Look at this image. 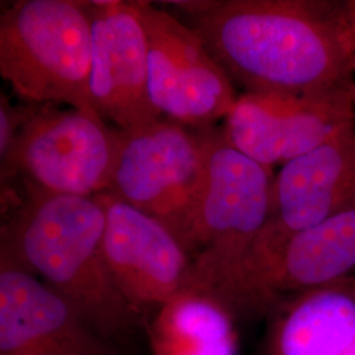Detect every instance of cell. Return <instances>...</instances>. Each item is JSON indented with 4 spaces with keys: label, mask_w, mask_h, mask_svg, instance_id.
Listing matches in <instances>:
<instances>
[{
    "label": "cell",
    "mask_w": 355,
    "mask_h": 355,
    "mask_svg": "<svg viewBox=\"0 0 355 355\" xmlns=\"http://www.w3.org/2000/svg\"><path fill=\"white\" fill-rule=\"evenodd\" d=\"M355 274V208L292 234L271 253L248 259L218 297L240 312L275 309L283 297Z\"/></svg>",
    "instance_id": "cell-8"
},
{
    "label": "cell",
    "mask_w": 355,
    "mask_h": 355,
    "mask_svg": "<svg viewBox=\"0 0 355 355\" xmlns=\"http://www.w3.org/2000/svg\"><path fill=\"white\" fill-rule=\"evenodd\" d=\"M355 208V123L282 166L258 241L277 249L292 234Z\"/></svg>",
    "instance_id": "cell-12"
},
{
    "label": "cell",
    "mask_w": 355,
    "mask_h": 355,
    "mask_svg": "<svg viewBox=\"0 0 355 355\" xmlns=\"http://www.w3.org/2000/svg\"><path fill=\"white\" fill-rule=\"evenodd\" d=\"M0 355H119V352L60 293L1 257Z\"/></svg>",
    "instance_id": "cell-13"
},
{
    "label": "cell",
    "mask_w": 355,
    "mask_h": 355,
    "mask_svg": "<svg viewBox=\"0 0 355 355\" xmlns=\"http://www.w3.org/2000/svg\"><path fill=\"white\" fill-rule=\"evenodd\" d=\"M103 249L116 286L142 316L155 312L190 284L192 261L170 229L105 191Z\"/></svg>",
    "instance_id": "cell-10"
},
{
    "label": "cell",
    "mask_w": 355,
    "mask_h": 355,
    "mask_svg": "<svg viewBox=\"0 0 355 355\" xmlns=\"http://www.w3.org/2000/svg\"><path fill=\"white\" fill-rule=\"evenodd\" d=\"M132 3L146 33L149 92L157 111L198 130L225 120L239 95L202 37L152 3Z\"/></svg>",
    "instance_id": "cell-7"
},
{
    "label": "cell",
    "mask_w": 355,
    "mask_h": 355,
    "mask_svg": "<svg viewBox=\"0 0 355 355\" xmlns=\"http://www.w3.org/2000/svg\"><path fill=\"white\" fill-rule=\"evenodd\" d=\"M355 123L350 89L313 95L243 92L225 117L232 146L261 165H286Z\"/></svg>",
    "instance_id": "cell-9"
},
{
    "label": "cell",
    "mask_w": 355,
    "mask_h": 355,
    "mask_svg": "<svg viewBox=\"0 0 355 355\" xmlns=\"http://www.w3.org/2000/svg\"><path fill=\"white\" fill-rule=\"evenodd\" d=\"M234 316L216 297L186 288L153 313V355H239Z\"/></svg>",
    "instance_id": "cell-15"
},
{
    "label": "cell",
    "mask_w": 355,
    "mask_h": 355,
    "mask_svg": "<svg viewBox=\"0 0 355 355\" xmlns=\"http://www.w3.org/2000/svg\"><path fill=\"white\" fill-rule=\"evenodd\" d=\"M350 94H352V98H353V103L355 105V80L353 82V85L350 86Z\"/></svg>",
    "instance_id": "cell-18"
},
{
    "label": "cell",
    "mask_w": 355,
    "mask_h": 355,
    "mask_svg": "<svg viewBox=\"0 0 355 355\" xmlns=\"http://www.w3.org/2000/svg\"><path fill=\"white\" fill-rule=\"evenodd\" d=\"M120 137L121 130L110 129L96 112L32 104L17 110L3 178H20L26 196L94 198L111 187Z\"/></svg>",
    "instance_id": "cell-5"
},
{
    "label": "cell",
    "mask_w": 355,
    "mask_h": 355,
    "mask_svg": "<svg viewBox=\"0 0 355 355\" xmlns=\"http://www.w3.org/2000/svg\"><path fill=\"white\" fill-rule=\"evenodd\" d=\"M354 275H355V274H354Z\"/></svg>",
    "instance_id": "cell-19"
},
{
    "label": "cell",
    "mask_w": 355,
    "mask_h": 355,
    "mask_svg": "<svg viewBox=\"0 0 355 355\" xmlns=\"http://www.w3.org/2000/svg\"><path fill=\"white\" fill-rule=\"evenodd\" d=\"M343 15L347 26L355 62V0H343Z\"/></svg>",
    "instance_id": "cell-17"
},
{
    "label": "cell",
    "mask_w": 355,
    "mask_h": 355,
    "mask_svg": "<svg viewBox=\"0 0 355 355\" xmlns=\"http://www.w3.org/2000/svg\"><path fill=\"white\" fill-rule=\"evenodd\" d=\"M207 165L200 200L180 243L192 261L187 288L214 295L241 267L271 212L274 177L224 132L205 129Z\"/></svg>",
    "instance_id": "cell-4"
},
{
    "label": "cell",
    "mask_w": 355,
    "mask_h": 355,
    "mask_svg": "<svg viewBox=\"0 0 355 355\" xmlns=\"http://www.w3.org/2000/svg\"><path fill=\"white\" fill-rule=\"evenodd\" d=\"M91 61V1L21 0L1 13L0 76L26 102L96 112Z\"/></svg>",
    "instance_id": "cell-3"
},
{
    "label": "cell",
    "mask_w": 355,
    "mask_h": 355,
    "mask_svg": "<svg viewBox=\"0 0 355 355\" xmlns=\"http://www.w3.org/2000/svg\"><path fill=\"white\" fill-rule=\"evenodd\" d=\"M275 311L268 355H343L355 343V275L288 297Z\"/></svg>",
    "instance_id": "cell-14"
},
{
    "label": "cell",
    "mask_w": 355,
    "mask_h": 355,
    "mask_svg": "<svg viewBox=\"0 0 355 355\" xmlns=\"http://www.w3.org/2000/svg\"><path fill=\"white\" fill-rule=\"evenodd\" d=\"M0 104V157L3 159L12 145L17 128V110L11 107L4 95H1Z\"/></svg>",
    "instance_id": "cell-16"
},
{
    "label": "cell",
    "mask_w": 355,
    "mask_h": 355,
    "mask_svg": "<svg viewBox=\"0 0 355 355\" xmlns=\"http://www.w3.org/2000/svg\"><path fill=\"white\" fill-rule=\"evenodd\" d=\"M89 94L95 111L124 133L161 121L149 92L148 40L133 3L91 1Z\"/></svg>",
    "instance_id": "cell-11"
},
{
    "label": "cell",
    "mask_w": 355,
    "mask_h": 355,
    "mask_svg": "<svg viewBox=\"0 0 355 355\" xmlns=\"http://www.w3.org/2000/svg\"><path fill=\"white\" fill-rule=\"evenodd\" d=\"M20 205L3 229L1 257L41 277L107 343L129 340L142 316L105 261L102 204L95 196L31 195Z\"/></svg>",
    "instance_id": "cell-2"
},
{
    "label": "cell",
    "mask_w": 355,
    "mask_h": 355,
    "mask_svg": "<svg viewBox=\"0 0 355 355\" xmlns=\"http://www.w3.org/2000/svg\"><path fill=\"white\" fill-rule=\"evenodd\" d=\"M205 129L164 119L121 132L108 192L165 224L179 242L190 227L205 180Z\"/></svg>",
    "instance_id": "cell-6"
},
{
    "label": "cell",
    "mask_w": 355,
    "mask_h": 355,
    "mask_svg": "<svg viewBox=\"0 0 355 355\" xmlns=\"http://www.w3.org/2000/svg\"><path fill=\"white\" fill-rule=\"evenodd\" d=\"M191 17L245 92L313 95L350 89L355 80L343 1L224 0Z\"/></svg>",
    "instance_id": "cell-1"
}]
</instances>
